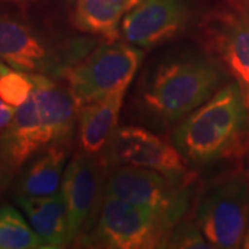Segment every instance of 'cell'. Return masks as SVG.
<instances>
[{"mask_svg": "<svg viewBox=\"0 0 249 249\" xmlns=\"http://www.w3.org/2000/svg\"><path fill=\"white\" fill-rule=\"evenodd\" d=\"M196 220L212 248H240L249 222V176L232 173L208 184Z\"/></svg>", "mask_w": 249, "mask_h": 249, "instance_id": "8992f818", "label": "cell"}, {"mask_svg": "<svg viewBox=\"0 0 249 249\" xmlns=\"http://www.w3.org/2000/svg\"><path fill=\"white\" fill-rule=\"evenodd\" d=\"M47 145L37 106L31 94L0 133V191L9 188L28 162Z\"/></svg>", "mask_w": 249, "mask_h": 249, "instance_id": "7c38bea8", "label": "cell"}, {"mask_svg": "<svg viewBox=\"0 0 249 249\" xmlns=\"http://www.w3.org/2000/svg\"><path fill=\"white\" fill-rule=\"evenodd\" d=\"M199 39L238 85L249 108V18L238 10H212L199 24Z\"/></svg>", "mask_w": 249, "mask_h": 249, "instance_id": "ba28073f", "label": "cell"}, {"mask_svg": "<svg viewBox=\"0 0 249 249\" xmlns=\"http://www.w3.org/2000/svg\"><path fill=\"white\" fill-rule=\"evenodd\" d=\"M9 1H19V0H9Z\"/></svg>", "mask_w": 249, "mask_h": 249, "instance_id": "d4e9b609", "label": "cell"}, {"mask_svg": "<svg viewBox=\"0 0 249 249\" xmlns=\"http://www.w3.org/2000/svg\"><path fill=\"white\" fill-rule=\"evenodd\" d=\"M127 88L118 89L104 97L94 100L80 108L78 119V142L82 151L100 154L118 129Z\"/></svg>", "mask_w": 249, "mask_h": 249, "instance_id": "5bb4252c", "label": "cell"}, {"mask_svg": "<svg viewBox=\"0 0 249 249\" xmlns=\"http://www.w3.org/2000/svg\"><path fill=\"white\" fill-rule=\"evenodd\" d=\"M193 180L191 175L186 178H172L152 169L116 166L106 181L104 196L152 209L176 226L187 213Z\"/></svg>", "mask_w": 249, "mask_h": 249, "instance_id": "52a82bcc", "label": "cell"}, {"mask_svg": "<svg viewBox=\"0 0 249 249\" xmlns=\"http://www.w3.org/2000/svg\"><path fill=\"white\" fill-rule=\"evenodd\" d=\"M232 9L238 10L241 14L249 18V0H229Z\"/></svg>", "mask_w": 249, "mask_h": 249, "instance_id": "7402d4cb", "label": "cell"}, {"mask_svg": "<svg viewBox=\"0 0 249 249\" xmlns=\"http://www.w3.org/2000/svg\"><path fill=\"white\" fill-rule=\"evenodd\" d=\"M103 154L106 165L111 166L145 168L172 178L190 176L176 145L140 126H118Z\"/></svg>", "mask_w": 249, "mask_h": 249, "instance_id": "30bf717a", "label": "cell"}, {"mask_svg": "<svg viewBox=\"0 0 249 249\" xmlns=\"http://www.w3.org/2000/svg\"><path fill=\"white\" fill-rule=\"evenodd\" d=\"M16 202L50 249L68 245V216L61 190L43 196H16Z\"/></svg>", "mask_w": 249, "mask_h": 249, "instance_id": "e0dca14e", "label": "cell"}, {"mask_svg": "<svg viewBox=\"0 0 249 249\" xmlns=\"http://www.w3.org/2000/svg\"><path fill=\"white\" fill-rule=\"evenodd\" d=\"M249 155V112H248V124H247V132H245V137H244V142L241 147L240 157H245Z\"/></svg>", "mask_w": 249, "mask_h": 249, "instance_id": "603a6c76", "label": "cell"}, {"mask_svg": "<svg viewBox=\"0 0 249 249\" xmlns=\"http://www.w3.org/2000/svg\"><path fill=\"white\" fill-rule=\"evenodd\" d=\"M173 227L175 223L152 209L104 196L93 231L82 238L101 248H162L166 247Z\"/></svg>", "mask_w": 249, "mask_h": 249, "instance_id": "5b68a950", "label": "cell"}, {"mask_svg": "<svg viewBox=\"0 0 249 249\" xmlns=\"http://www.w3.org/2000/svg\"><path fill=\"white\" fill-rule=\"evenodd\" d=\"M0 249H50L16 208H0Z\"/></svg>", "mask_w": 249, "mask_h": 249, "instance_id": "ac0fdd59", "label": "cell"}, {"mask_svg": "<svg viewBox=\"0 0 249 249\" xmlns=\"http://www.w3.org/2000/svg\"><path fill=\"white\" fill-rule=\"evenodd\" d=\"M31 78L34 82L32 96L37 106L46 142L70 144L78 127L80 106L67 83L42 73H31Z\"/></svg>", "mask_w": 249, "mask_h": 249, "instance_id": "4fadbf2b", "label": "cell"}, {"mask_svg": "<svg viewBox=\"0 0 249 249\" xmlns=\"http://www.w3.org/2000/svg\"><path fill=\"white\" fill-rule=\"evenodd\" d=\"M106 162L96 154L80 150L67 163L61 180V193L68 216L67 244L78 241L93 223L101 199H104Z\"/></svg>", "mask_w": 249, "mask_h": 249, "instance_id": "9c48e42d", "label": "cell"}, {"mask_svg": "<svg viewBox=\"0 0 249 249\" xmlns=\"http://www.w3.org/2000/svg\"><path fill=\"white\" fill-rule=\"evenodd\" d=\"M16 109L17 108L7 104L6 101H3L1 97H0V133L9 126L11 119L16 115Z\"/></svg>", "mask_w": 249, "mask_h": 249, "instance_id": "44dd1931", "label": "cell"}, {"mask_svg": "<svg viewBox=\"0 0 249 249\" xmlns=\"http://www.w3.org/2000/svg\"><path fill=\"white\" fill-rule=\"evenodd\" d=\"M241 248L249 249V222H248V227H247V231H245V235H244V240H242V245Z\"/></svg>", "mask_w": 249, "mask_h": 249, "instance_id": "cb8c5ba5", "label": "cell"}, {"mask_svg": "<svg viewBox=\"0 0 249 249\" xmlns=\"http://www.w3.org/2000/svg\"><path fill=\"white\" fill-rule=\"evenodd\" d=\"M248 112L238 85L227 83L180 121L173 144L187 163L194 166L240 157Z\"/></svg>", "mask_w": 249, "mask_h": 249, "instance_id": "7a4b0ae2", "label": "cell"}, {"mask_svg": "<svg viewBox=\"0 0 249 249\" xmlns=\"http://www.w3.org/2000/svg\"><path fill=\"white\" fill-rule=\"evenodd\" d=\"M142 0H73L71 21L75 29L104 40H116L124 16Z\"/></svg>", "mask_w": 249, "mask_h": 249, "instance_id": "2e32d148", "label": "cell"}, {"mask_svg": "<svg viewBox=\"0 0 249 249\" xmlns=\"http://www.w3.org/2000/svg\"><path fill=\"white\" fill-rule=\"evenodd\" d=\"M168 248H201L209 249L212 245L205 238L196 220H188L183 217L176 223L170 232L169 240L166 244Z\"/></svg>", "mask_w": 249, "mask_h": 249, "instance_id": "ffe728a7", "label": "cell"}, {"mask_svg": "<svg viewBox=\"0 0 249 249\" xmlns=\"http://www.w3.org/2000/svg\"><path fill=\"white\" fill-rule=\"evenodd\" d=\"M144 50L126 42L104 40L62 73L80 108L122 88H129Z\"/></svg>", "mask_w": 249, "mask_h": 249, "instance_id": "277c9868", "label": "cell"}, {"mask_svg": "<svg viewBox=\"0 0 249 249\" xmlns=\"http://www.w3.org/2000/svg\"><path fill=\"white\" fill-rule=\"evenodd\" d=\"M187 0H142L124 16L119 37L140 49H152L178 36L188 24Z\"/></svg>", "mask_w": 249, "mask_h": 249, "instance_id": "8fae6325", "label": "cell"}, {"mask_svg": "<svg viewBox=\"0 0 249 249\" xmlns=\"http://www.w3.org/2000/svg\"><path fill=\"white\" fill-rule=\"evenodd\" d=\"M93 39H55L31 24L0 13V61L28 73H42L61 79L72 64L93 49Z\"/></svg>", "mask_w": 249, "mask_h": 249, "instance_id": "3957f363", "label": "cell"}, {"mask_svg": "<svg viewBox=\"0 0 249 249\" xmlns=\"http://www.w3.org/2000/svg\"><path fill=\"white\" fill-rule=\"evenodd\" d=\"M34 82L31 73L18 71L0 61V97L13 107H19L31 97Z\"/></svg>", "mask_w": 249, "mask_h": 249, "instance_id": "d6986e66", "label": "cell"}, {"mask_svg": "<svg viewBox=\"0 0 249 249\" xmlns=\"http://www.w3.org/2000/svg\"><path fill=\"white\" fill-rule=\"evenodd\" d=\"M68 157L67 142L49 144L37 152L16 178V196H43L54 194L61 186Z\"/></svg>", "mask_w": 249, "mask_h": 249, "instance_id": "9a60e30c", "label": "cell"}, {"mask_svg": "<svg viewBox=\"0 0 249 249\" xmlns=\"http://www.w3.org/2000/svg\"><path fill=\"white\" fill-rule=\"evenodd\" d=\"M226 71L211 54L183 53L160 62L140 89L139 104L155 124L183 121L222 88Z\"/></svg>", "mask_w": 249, "mask_h": 249, "instance_id": "6da1fadb", "label": "cell"}]
</instances>
